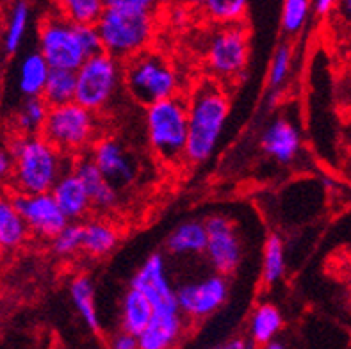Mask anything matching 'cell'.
I'll list each match as a JSON object with an SVG mask.
<instances>
[{
	"label": "cell",
	"mask_w": 351,
	"mask_h": 349,
	"mask_svg": "<svg viewBox=\"0 0 351 349\" xmlns=\"http://www.w3.org/2000/svg\"><path fill=\"white\" fill-rule=\"evenodd\" d=\"M230 102L225 89L204 80L187 98V139L184 159L191 164H202L218 148L227 125Z\"/></svg>",
	"instance_id": "obj_1"
},
{
	"label": "cell",
	"mask_w": 351,
	"mask_h": 349,
	"mask_svg": "<svg viewBox=\"0 0 351 349\" xmlns=\"http://www.w3.org/2000/svg\"><path fill=\"white\" fill-rule=\"evenodd\" d=\"M13 155V186L22 195L50 193L64 173V155L41 134L18 136L9 148Z\"/></svg>",
	"instance_id": "obj_2"
},
{
	"label": "cell",
	"mask_w": 351,
	"mask_h": 349,
	"mask_svg": "<svg viewBox=\"0 0 351 349\" xmlns=\"http://www.w3.org/2000/svg\"><path fill=\"white\" fill-rule=\"evenodd\" d=\"M95 27L100 34L104 52L118 61H129L147 52L156 32L154 13H136L123 9H104Z\"/></svg>",
	"instance_id": "obj_3"
},
{
	"label": "cell",
	"mask_w": 351,
	"mask_h": 349,
	"mask_svg": "<svg viewBox=\"0 0 351 349\" xmlns=\"http://www.w3.org/2000/svg\"><path fill=\"white\" fill-rule=\"evenodd\" d=\"M147 139L157 159L178 163L184 159L187 139V100L173 97L152 104L145 111Z\"/></svg>",
	"instance_id": "obj_4"
},
{
	"label": "cell",
	"mask_w": 351,
	"mask_h": 349,
	"mask_svg": "<svg viewBox=\"0 0 351 349\" xmlns=\"http://www.w3.org/2000/svg\"><path fill=\"white\" fill-rule=\"evenodd\" d=\"M123 84L130 97L145 107L180 93V77L175 68L154 52H143L125 62Z\"/></svg>",
	"instance_id": "obj_5"
},
{
	"label": "cell",
	"mask_w": 351,
	"mask_h": 349,
	"mask_svg": "<svg viewBox=\"0 0 351 349\" xmlns=\"http://www.w3.org/2000/svg\"><path fill=\"white\" fill-rule=\"evenodd\" d=\"M75 102L98 115L106 111L116 95L120 93L123 84V64L102 50L86 59L75 71Z\"/></svg>",
	"instance_id": "obj_6"
},
{
	"label": "cell",
	"mask_w": 351,
	"mask_h": 349,
	"mask_svg": "<svg viewBox=\"0 0 351 349\" xmlns=\"http://www.w3.org/2000/svg\"><path fill=\"white\" fill-rule=\"evenodd\" d=\"M97 134V115L77 102L50 107L41 128V136L62 155L80 154L93 146Z\"/></svg>",
	"instance_id": "obj_7"
},
{
	"label": "cell",
	"mask_w": 351,
	"mask_h": 349,
	"mask_svg": "<svg viewBox=\"0 0 351 349\" xmlns=\"http://www.w3.org/2000/svg\"><path fill=\"white\" fill-rule=\"evenodd\" d=\"M38 52L43 56L50 70L77 71L89 58L80 40L79 25L59 14L49 16L40 25Z\"/></svg>",
	"instance_id": "obj_8"
},
{
	"label": "cell",
	"mask_w": 351,
	"mask_h": 349,
	"mask_svg": "<svg viewBox=\"0 0 351 349\" xmlns=\"http://www.w3.org/2000/svg\"><path fill=\"white\" fill-rule=\"evenodd\" d=\"M250 58V34L245 23L218 25L205 45V64L214 79L232 80L245 71Z\"/></svg>",
	"instance_id": "obj_9"
},
{
	"label": "cell",
	"mask_w": 351,
	"mask_h": 349,
	"mask_svg": "<svg viewBox=\"0 0 351 349\" xmlns=\"http://www.w3.org/2000/svg\"><path fill=\"white\" fill-rule=\"evenodd\" d=\"M177 303L180 314L193 321H202L216 314L228 300L227 276L213 273L196 282H187L177 289Z\"/></svg>",
	"instance_id": "obj_10"
},
{
	"label": "cell",
	"mask_w": 351,
	"mask_h": 349,
	"mask_svg": "<svg viewBox=\"0 0 351 349\" xmlns=\"http://www.w3.org/2000/svg\"><path fill=\"white\" fill-rule=\"evenodd\" d=\"M130 287L136 289L150 301L154 314L180 312L177 292L169 282L168 267L162 253H152L130 280Z\"/></svg>",
	"instance_id": "obj_11"
},
{
	"label": "cell",
	"mask_w": 351,
	"mask_h": 349,
	"mask_svg": "<svg viewBox=\"0 0 351 349\" xmlns=\"http://www.w3.org/2000/svg\"><path fill=\"white\" fill-rule=\"evenodd\" d=\"M205 228H207L205 255L216 273L228 276L239 267L243 261V244L237 235L236 225L227 216L216 214L205 221Z\"/></svg>",
	"instance_id": "obj_12"
},
{
	"label": "cell",
	"mask_w": 351,
	"mask_h": 349,
	"mask_svg": "<svg viewBox=\"0 0 351 349\" xmlns=\"http://www.w3.org/2000/svg\"><path fill=\"white\" fill-rule=\"evenodd\" d=\"M11 198L25 221L27 230L32 232L36 237L53 239L70 223L50 193H43V195L14 193Z\"/></svg>",
	"instance_id": "obj_13"
},
{
	"label": "cell",
	"mask_w": 351,
	"mask_h": 349,
	"mask_svg": "<svg viewBox=\"0 0 351 349\" xmlns=\"http://www.w3.org/2000/svg\"><path fill=\"white\" fill-rule=\"evenodd\" d=\"M89 159L116 189L130 186L136 178V164L132 157L114 137H98L91 146Z\"/></svg>",
	"instance_id": "obj_14"
},
{
	"label": "cell",
	"mask_w": 351,
	"mask_h": 349,
	"mask_svg": "<svg viewBox=\"0 0 351 349\" xmlns=\"http://www.w3.org/2000/svg\"><path fill=\"white\" fill-rule=\"evenodd\" d=\"M261 148L266 155L280 164H289L296 159L302 148V136L293 121L285 118L275 119L261 137Z\"/></svg>",
	"instance_id": "obj_15"
},
{
	"label": "cell",
	"mask_w": 351,
	"mask_h": 349,
	"mask_svg": "<svg viewBox=\"0 0 351 349\" xmlns=\"http://www.w3.org/2000/svg\"><path fill=\"white\" fill-rule=\"evenodd\" d=\"M186 317L180 312L154 314L152 321L138 335L139 349H173L182 339Z\"/></svg>",
	"instance_id": "obj_16"
},
{
	"label": "cell",
	"mask_w": 351,
	"mask_h": 349,
	"mask_svg": "<svg viewBox=\"0 0 351 349\" xmlns=\"http://www.w3.org/2000/svg\"><path fill=\"white\" fill-rule=\"evenodd\" d=\"M50 195L53 196L56 204L59 205L68 221L77 223L79 219L88 216V213L91 210V202H89L84 184L80 182L73 169L62 173L59 180L53 184Z\"/></svg>",
	"instance_id": "obj_17"
},
{
	"label": "cell",
	"mask_w": 351,
	"mask_h": 349,
	"mask_svg": "<svg viewBox=\"0 0 351 349\" xmlns=\"http://www.w3.org/2000/svg\"><path fill=\"white\" fill-rule=\"evenodd\" d=\"M71 169L77 173V177L84 184L91 207L98 208V210H111V208L116 207V204H118V189L104 177L100 169L95 166L93 160L89 159V155L88 157H80Z\"/></svg>",
	"instance_id": "obj_18"
},
{
	"label": "cell",
	"mask_w": 351,
	"mask_h": 349,
	"mask_svg": "<svg viewBox=\"0 0 351 349\" xmlns=\"http://www.w3.org/2000/svg\"><path fill=\"white\" fill-rule=\"evenodd\" d=\"M282 328H284V315H282L280 309L273 303H261L250 317V342L255 348H264L276 341Z\"/></svg>",
	"instance_id": "obj_19"
},
{
	"label": "cell",
	"mask_w": 351,
	"mask_h": 349,
	"mask_svg": "<svg viewBox=\"0 0 351 349\" xmlns=\"http://www.w3.org/2000/svg\"><path fill=\"white\" fill-rule=\"evenodd\" d=\"M50 67L38 50L25 53L18 67V91L25 98H40L49 79Z\"/></svg>",
	"instance_id": "obj_20"
},
{
	"label": "cell",
	"mask_w": 351,
	"mask_h": 349,
	"mask_svg": "<svg viewBox=\"0 0 351 349\" xmlns=\"http://www.w3.org/2000/svg\"><path fill=\"white\" fill-rule=\"evenodd\" d=\"M29 237L23 217L16 210L11 195L0 193V250L11 252L22 246Z\"/></svg>",
	"instance_id": "obj_21"
},
{
	"label": "cell",
	"mask_w": 351,
	"mask_h": 349,
	"mask_svg": "<svg viewBox=\"0 0 351 349\" xmlns=\"http://www.w3.org/2000/svg\"><path fill=\"white\" fill-rule=\"evenodd\" d=\"M168 252L173 255H204L207 248L205 221L189 219L175 228L168 237Z\"/></svg>",
	"instance_id": "obj_22"
},
{
	"label": "cell",
	"mask_w": 351,
	"mask_h": 349,
	"mask_svg": "<svg viewBox=\"0 0 351 349\" xmlns=\"http://www.w3.org/2000/svg\"><path fill=\"white\" fill-rule=\"evenodd\" d=\"M70 298L75 306L77 314L84 321L91 332H100V317L97 309V294H95L93 280L88 274H77L70 282Z\"/></svg>",
	"instance_id": "obj_23"
},
{
	"label": "cell",
	"mask_w": 351,
	"mask_h": 349,
	"mask_svg": "<svg viewBox=\"0 0 351 349\" xmlns=\"http://www.w3.org/2000/svg\"><path fill=\"white\" fill-rule=\"evenodd\" d=\"M152 315H154V309L141 292L132 287L125 292L123 300H121V332L138 337L150 324Z\"/></svg>",
	"instance_id": "obj_24"
},
{
	"label": "cell",
	"mask_w": 351,
	"mask_h": 349,
	"mask_svg": "<svg viewBox=\"0 0 351 349\" xmlns=\"http://www.w3.org/2000/svg\"><path fill=\"white\" fill-rule=\"evenodd\" d=\"M120 232L107 221H89L82 225V252L91 256H106L118 246Z\"/></svg>",
	"instance_id": "obj_25"
},
{
	"label": "cell",
	"mask_w": 351,
	"mask_h": 349,
	"mask_svg": "<svg viewBox=\"0 0 351 349\" xmlns=\"http://www.w3.org/2000/svg\"><path fill=\"white\" fill-rule=\"evenodd\" d=\"M75 71L50 70L41 98H43L49 107L62 106V104L75 102Z\"/></svg>",
	"instance_id": "obj_26"
},
{
	"label": "cell",
	"mask_w": 351,
	"mask_h": 349,
	"mask_svg": "<svg viewBox=\"0 0 351 349\" xmlns=\"http://www.w3.org/2000/svg\"><path fill=\"white\" fill-rule=\"evenodd\" d=\"M285 274V244L278 234H269L264 243L263 283L271 287Z\"/></svg>",
	"instance_id": "obj_27"
},
{
	"label": "cell",
	"mask_w": 351,
	"mask_h": 349,
	"mask_svg": "<svg viewBox=\"0 0 351 349\" xmlns=\"http://www.w3.org/2000/svg\"><path fill=\"white\" fill-rule=\"evenodd\" d=\"M59 16L75 25H95L102 16L104 0H56Z\"/></svg>",
	"instance_id": "obj_28"
},
{
	"label": "cell",
	"mask_w": 351,
	"mask_h": 349,
	"mask_svg": "<svg viewBox=\"0 0 351 349\" xmlns=\"http://www.w3.org/2000/svg\"><path fill=\"white\" fill-rule=\"evenodd\" d=\"M29 18H31V9H29V4L25 0H20L16 2L9 14L8 25H5L4 32V40H2V45H4V52L8 56H14V53L20 50L23 40H25L27 29H29Z\"/></svg>",
	"instance_id": "obj_29"
},
{
	"label": "cell",
	"mask_w": 351,
	"mask_h": 349,
	"mask_svg": "<svg viewBox=\"0 0 351 349\" xmlns=\"http://www.w3.org/2000/svg\"><path fill=\"white\" fill-rule=\"evenodd\" d=\"M250 0H205L204 13L218 25L243 23L248 13Z\"/></svg>",
	"instance_id": "obj_30"
},
{
	"label": "cell",
	"mask_w": 351,
	"mask_h": 349,
	"mask_svg": "<svg viewBox=\"0 0 351 349\" xmlns=\"http://www.w3.org/2000/svg\"><path fill=\"white\" fill-rule=\"evenodd\" d=\"M50 107L47 106L43 98H25L22 109L18 111L16 127L22 136H36L41 134L45 119L49 115Z\"/></svg>",
	"instance_id": "obj_31"
},
{
	"label": "cell",
	"mask_w": 351,
	"mask_h": 349,
	"mask_svg": "<svg viewBox=\"0 0 351 349\" xmlns=\"http://www.w3.org/2000/svg\"><path fill=\"white\" fill-rule=\"evenodd\" d=\"M311 0H284L282 5V29L285 34L296 36L303 31L311 14Z\"/></svg>",
	"instance_id": "obj_32"
},
{
	"label": "cell",
	"mask_w": 351,
	"mask_h": 349,
	"mask_svg": "<svg viewBox=\"0 0 351 349\" xmlns=\"http://www.w3.org/2000/svg\"><path fill=\"white\" fill-rule=\"evenodd\" d=\"M52 241V252L61 258L73 256L82 250V225L70 221Z\"/></svg>",
	"instance_id": "obj_33"
},
{
	"label": "cell",
	"mask_w": 351,
	"mask_h": 349,
	"mask_svg": "<svg viewBox=\"0 0 351 349\" xmlns=\"http://www.w3.org/2000/svg\"><path fill=\"white\" fill-rule=\"evenodd\" d=\"M291 67H293V47L289 43L278 45V49L273 53L271 64H269V86L273 89L280 88L287 80Z\"/></svg>",
	"instance_id": "obj_34"
},
{
	"label": "cell",
	"mask_w": 351,
	"mask_h": 349,
	"mask_svg": "<svg viewBox=\"0 0 351 349\" xmlns=\"http://www.w3.org/2000/svg\"><path fill=\"white\" fill-rule=\"evenodd\" d=\"M106 9H123L136 13H154L157 0H104Z\"/></svg>",
	"instance_id": "obj_35"
},
{
	"label": "cell",
	"mask_w": 351,
	"mask_h": 349,
	"mask_svg": "<svg viewBox=\"0 0 351 349\" xmlns=\"http://www.w3.org/2000/svg\"><path fill=\"white\" fill-rule=\"evenodd\" d=\"M109 349H139L138 337L120 330V333H116L109 342Z\"/></svg>",
	"instance_id": "obj_36"
},
{
	"label": "cell",
	"mask_w": 351,
	"mask_h": 349,
	"mask_svg": "<svg viewBox=\"0 0 351 349\" xmlns=\"http://www.w3.org/2000/svg\"><path fill=\"white\" fill-rule=\"evenodd\" d=\"M13 175V155L8 148H0V180L11 178Z\"/></svg>",
	"instance_id": "obj_37"
},
{
	"label": "cell",
	"mask_w": 351,
	"mask_h": 349,
	"mask_svg": "<svg viewBox=\"0 0 351 349\" xmlns=\"http://www.w3.org/2000/svg\"><path fill=\"white\" fill-rule=\"evenodd\" d=\"M337 0H314V11L317 16H328L335 9Z\"/></svg>",
	"instance_id": "obj_38"
},
{
	"label": "cell",
	"mask_w": 351,
	"mask_h": 349,
	"mask_svg": "<svg viewBox=\"0 0 351 349\" xmlns=\"http://www.w3.org/2000/svg\"><path fill=\"white\" fill-rule=\"evenodd\" d=\"M335 9H337L339 18L351 27V0H337Z\"/></svg>",
	"instance_id": "obj_39"
},
{
	"label": "cell",
	"mask_w": 351,
	"mask_h": 349,
	"mask_svg": "<svg viewBox=\"0 0 351 349\" xmlns=\"http://www.w3.org/2000/svg\"><path fill=\"white\" fill-rule=\"evenodd\" d=\"M250 346H252L250 341H245V339L236 337V339H230V341L223 342V344L218 346L216 349H250Z\"/></svg>",
	"instance_id": "obj_40"
},
{
	"label": "cell",
	"mask_w": 351,
	"mask_h": 349,
	"mask_svg": "<svg viewBox=\"0 0 351 349\" xmlns=\"http://www.w3.org/2000/svg\"><path fill=\"white\" fill-rule=\"evenodd\" d=\"M184 5H189V8H204L205 0H180Z\"/></svg>",
	"instance_id": "obj_41"
},
{
	"label": "cell",
	"mask_w": 351,
	"mask_h": 349,
	"mask_svg": "<svg viewBox=\"0 0 351 349\" xmlns=\"http://www.w3.org/2000/svg\"><path fill=\"white\" fill-rule=\"evenodd\" d=\"M263 349H287V348H285V346L282 344V342H278V341H273L271 344L264 346Z\"/></svg>",
	"instance_id": "obj_42"
},
{
	"label": "cell",
	"mask_w": 351,
	"mask_h": 349,
	"mask_svg": "<svg viewBox=\"0 0 351 349\" xmlns=\"http://www.w3.org/2000/svg\"><path fill=\"white\" fill-rule=\"evenodd\" d=\"M350 71H351V56H350Z\"/></svg>",
	"instance_id": "obj_43"
},
{
	"label": "cell",
	"mask_w": 351,
	"mask_h": 349,
	"mask_svg": "<svg viewBox=\"0 0 351 349\" xmlns=\"http://www.w3.org/2000/svg\"><path fill=\"white\" fill-rule=\"evenodd\" d=\"M350 145H351V134H350Z\"/></svg>",
	"instance_id": "obj_44"
}]
</instances>
